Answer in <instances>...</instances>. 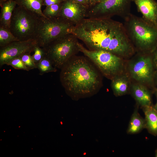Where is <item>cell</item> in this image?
<instances>
[{
  "mask_svg": "<svg viewBox=\"0 0 157 157\" xmlns=\"http://www.w3.org/2000/svg\"><path fill=\"white\" fill-rule=\"evenodd\" d=\"M32 55L34 61L36 64L38 63L45 56V53L43 49L36 45L35 47Z\"/></svg>",
  "mask_w": 157,
  "mask_h": 157,
  "instance_id": "cell-24",
  "label": "cell"
},
{
  "mask_svg": "<svg viewBox=\"0 0 157 157\" xmlns=\"http://www.w3.org/2000/svg\"><path fill=\"white\" fill-rule=\"evenodd\" d=\"M62 3L46 6L43 12L45 17L48 18H54L59 16L61 9Z\"/></svg>",
  "mask_w": 157,
  "mask_h": 157,
  "instance_id": "cell-21",
  "label": "cell"
},
{
  "mask_svg": "<svg viewBox=\"0 0 157 157\" xmlns=\"http://www.w3.org/2000/svg\"><path fill=\"white\" fill-rule=\"evenodd\" d=\"M36 66L40 75L46 73L55 72L57 71V68L53 66L50 60L45 56L36 64Z\"/></svg>",
  "mask_w": 157,
  "mask_h": 157,
  "instance_id": "cell-20",
  "label": "cell"
},
{
  "mask_svg": "<svg viewBox=\"0 0 157 157\" xmlns=\"http://www.w3.org/2000/svg\"><path fill=\"white\" fill-rule=\"evenodd\" d=\"M133 0H103L88 10V18H111L117 15L124 18L129 14Z\"/></svg>",
  "mask_w": 157,
  "mask_h": 157,
  "instance_id": "cell-8",
  "label": "cell"
},
{
  "mask_svg": "<svg viewBox=\"0 0 157 157\" xmlns=\"http://www.w3.org/2000/svg\"><path fill=\"white\" fill-rule=\"evenodd\" d=\"M74 1L85 5L88 4V0H73Z\"/></svg>",
  "mask_w": 157,
  "mask_h": 157,
  "instance_id": "cell-27",
  "label": "cell"
},
{
  "mask_svg": "<svg viewBox=\"0 0 157 157\" xmlns=\"http://www.w3.org/2000/svg\"><path fill=\"white\" fill-rule=\"evenodd\" d=\"M155 156L156 157H157V149L155 151Z\"/></svg>",
  "mask_w": 157,
  "mask_h": 157,
  "instance_id": "cell-31",
  "label": "cell"
},
{
  "mask_svg": "<svg viewBox=\"0 0 157 157\" xmlns=\"http://www.w3.org/2000/svg\"><path fill=\"white\" fill-rule=\"evenodd\" d=\"M77 39L73 34H68L54 40L42 48L45 56L54 67L61 69L79 51Z\"/></svg>",
  "mask_w": 157,
  "mask_h": 157,
  "instance_id": "cell-5",
  "label": "cell"
},
{
  "mask_svg": "<svg viewBox=\"0 0 157 157\" xmlns=\"http://www.w3.org/2000/svg\"><path fill=\"white\" fill-rule=\"evenodd\" d=\"M155 68L152 53L144 54L130 64L129 71L132 77L137 81L152 84L155 78Z\"/></svg>",
  "mask_w": 157,
  "mask_h": 157,
  "instance_id": "cell-9",
  "label": "cell"
},
{
  "mask_svg": "<svg viewBox=\"0 0 157 157\" xmlns=\"http://www.w3.org/2000/svg\"><path fill=\"white\" fill-rule=\"evenodd\" d=\"M17 4L41 16L45 17L42 10L43 0H15Z\"/></svg>",
  "mask_w": 157,
  "mask_h": 157,
  "instance_id": "cell-18",
  "label": "cell"
},
{
  "mask_svg": "<svg viewBox=\"0 0 157 157\" xmlns=\"http://www.w3.org/2000/svg\"><path fill=\"white\" fill-rule=\"evenodd\" d=\"M22 61L30 70L37 68L36 64L34 63L32 56L30 53H26L22 55L20 57Z\"/></svg>",
  "mask_w": 157,
  "mask_h": 157,
  "instance_id": "cell-23",
  "label": "cell"
},
{
  "mask_svg": "<svg viewBox=\"0 0 157 157\" xmlns=\"http://www.w3.org/2000/svg\"><path fill=\"white\" fill-rule=\"evenodd\" d=\"M17 5L15 0H8L0 5V27L9 29L12 13Z\"/></svg>",
  "mask_w": 157,
  "mask_h": 157,
  "instance_id": "cell-14",
  "label": "cell"
},
{
  "mask_svg": "<svg viewBox=\"0 0 157 157\" xmlns=\"http://www.w3.org/2000/svg\"><path fill=\"white\" fill-rule=\"evenodd\" d=\"M131 90L137 103L142 108L153 105L151 93L146 86L140 84H133Z\"/></svg>",
  "mask_w": 157,
  "mask_h": 157,
  "instance_id": "cell-13",
  "label": "cell"
},
{
  "mask_svg": "<svg viewBox=\"0 0 157 157\" xmlns=\"http://www.w3.org/2000/svg\"><path fill=\"white\" fill-rule=\"evenodd\" d=\"M142 108L145 115V128L151 134L157 135V111L153 105Z\"/></svg>",
  "mask_w": 157,
  "mask_h": 157,
  "instance_id": "cell-15",
  "label": "cell"
},
{
  "mask_svg": "<svg viewBox=\"0 0 157 157\" xmlns=\"http://www.w3.org/2000/svg\"><path fill=\"white\" fill-rule=\"evenodd\" d=\"M153 61L157 70V46L152 53Z\"/></svg>",
  "mask_w": 157,
  "mask_h": 157,
  "instance_id": "cell-26",
  "label": "cell"
},
{
  "mask_svg": "<svg viewBox=\"0 0 157 157\" xmlns=\"http://www.w3.org/2000/svg\"><path fill=\"white\" fill-rule=\"evenodd\" d=\"M144 128H145V119L140 116L138 109H136L131 117L127 131V133L129 134L137 133Z\"/></svg>",
  "mask_w": 157,
  "mask_h": 157,
  "instance_id": "cell-17",
  "label": "cell"
},
{
  "mask_svg": "<svg viewBox=\"0 0 157 157\" xmlns=\"http://www.w3.org/2000/svg\"><path fill=\"white\" fill-rule=\"evenodd\" d=\"M103 0H100V1H99V2H100L101 1H103Z\"/></svg>",
  "mask_w": 157,
  "mask_h": 157,
  "instance_id": "cell-33",
  "label": "cell"
},
{
  "mask_svg": "<svg viewBox=\"0 0 157 157\" xmlns=\"http://www.w3.org/2000/svg\"><path fill=\"white\" fill-rule=\"evenodd\" d=\"M40 16L17 4L12 13L9 30L19 41L33 39Z\"/></svg>",
  "mask_w": 157,
  "mask_h": 157,
  "instance_id": "cell-6",
  "label": "cell"
},
{
  "mask_svg": "<svg viewBox=\"0 0 157 157\" xmlns=\"http://www.w3.org/2000/svg\"><path fill=\"white\" fill-rule=\"evenodd\" d=\"M78 46L81 52L106 77L111 78L118 74L123 66L121 57L103 50H91L85 48L79 42Z\"/></svg>",
  "mask_w": 157,
  "mask_h": 157,
  "instance_id": "cell-7",
  "label": "cell"
},
{
  "mask_svg": "<svg viewBox=\"0 0 157 157\" xmlns=\"http://www.w3.org/2000/svg\"><path fill=\"white\" fill-rule=\"evenodd\" d=\"M156 74H157V75H156V78H157L156 82H157V72Z\"/></svg>",
  "mask_w": 157,
  "mask_h": 157,
  "instance_id": "cell-32",
  "label": "cell"
},
{
  "mask_svg": "<svg viewBox=\"0 0 157 157\" xmlns=\"http://www.w3.org/2000/svg\"><path fill=\"white\" fill-rule=\"evenodd\" d=\"M154 92L156 96L157 101L156 104L153 106L154 108L157 111V88H155L154 89Z\"/></svg>",
  "mask_w": 157,
  "mask_h": 157,
  "instance_id": "cell-28",
  "label": "cell"
},
{
  "mask_svg": "<svg viewBox=\"0 0 157 157\" xmlns=\"http://www.w3.org/2000/svg\"><path fill=\"white\" fill-rule=\"evenodd\" d=\"M124 18V25L133 45L144 54L152 53L157 46V26L131 13Z\"/></svg>",
  "mask_w": 157,
  "mask_h": 157,
  "instance_id": "cell-3",
  "label": "cell"
},
{
  "mask_svg": "<svg viewBox=\"0 0 157 157\" xmlns=\"http://www.w3.org/2000/svg\"><path fill=\"white\" fill-rule=\"evenodd\" d=\"M111 86L116 96L125 95L128 93L129 89L128 78L126 75H117L111 79Z\"/></svg>",
  "mask_w": 157,
  "mask_h": 157,
  "instance_id": "cell-16",
  "label": "cell"
},
{
  "mask_svg": "<svg viewBox=\"0 0 157 157\" xmlns=\"http://www.w3.org/2000/svg\"><path fill=\"white\" fill-rule=\"evenodd\" d=\"M74 24L60 16H40L33 37L37 45L43 47L54 40L70 33Z\"/></svg>",
  "mask_w": 157,
  "mask_h": 157,
  "instance_id": "cell-4",
  "label": "cell"
},
{
  "mask_svg": "<svg viewBox=\"0 0 157 157\" xmlns=\"http://www.w3.org/2000/svg\"><path fill=\"white\" fill-rule=\"evenodd\" d=\"M70 33L91 50H105L121 57L134 52L124 25L111 18H85L74 26Z\"/></svg>",
  "mask_w": 157,
  "mask_h": 157,
  "instance_id": "cell-1",
  "label": "cell"
},
{
  "mask_svg": "<svg viewBox=\"0 0 157 157\" xmlns=\"http://www.w3.org/2000/svg\"><path fill=\"white\" fill-rule=\"evenodd\" d=\"M18 41L19 40L9 29L0 27V47H4Z\"/></svg>",
  "mask_w": 157,
  "mask_h": 157,
  "instance_id": "cell-19",
  "label": "cell"
},
{
  "mask_svg": "<svg viewBox=\"0 0 157 157\" xmlns=\"http://www.w3.org/2000/svg\"><path fill=\"white\" fill-rule=\"evenodd\" d=\"M6 65L10 66L17 69H21L27 71L30 70L24 64L20 57L16 58L10 60Z\"/></svg>",
  "mask_w": 157,
  "mask_h": 157,
  "instance_id": "cell-22",
  "label": "cell"
},
{
  "mask_svg": "<svg viewBox=\"0 0 157 157\" xmlns=\"http://www.w3.org/2000/svg\"><path fill=\"white\" fill-rule=\"evenodd\" d=\"M86 5L73 0H65L62 3L59 16L75 25L86 17Z\"/></svg>",
  "mask_w": 157,
  "mask_h": 157,
  "instance_id": "cell-11",
  "label": "cell"
},
{
  "mask_svg": "<svg viewBox=\"0 0 157 157\" xmlns=\"http://www.w3.org/2000/svg\"><path fill=\"white\" fill-rule=\"evenodd\" d=\"M95 67L87 58L74 55L61 69V83L73 99L90 97L99 90L101 79Z\"/></svg>",
  "mask_w": 157,
  "mask_h": 157,
  "instance_id": "cell-2",
  "label": "cell"
},
{
  "mask_svg": "<svg viewBox=\"0 0 157 157\" xmlns=\"http://www.w3.org/2000/svg\"><path fill=\"white\" fill-rule=\"evenodd\" d=\"M37 45L33 39L26 41H18L0 48V65L1 67L10 60L26 53L33 51Z\"/></svg>",
  "mask_w": 157,
  "mask_h": 157,
  "instance_id": "cell-10",
  "label": "cell"
},
{
  "mask_svg": "<svg viewBox=\"0 0 157 157\" xmlns=\"http://www.w3.org/2000/svg\"><path fill=\"white\" fill-rule=\"evenodd\" d=\"M88 3L91 4H96L100 1V0H88Z\"/></svg>",
  "mask_w": 157,
  "mask_h": 157,
  "instance_id": "cell-29",
  "label": "cell"
},
{
  "mask_svg": "<svg viewBox=\"0 0 157 157\" xmlns=\"http://www.w3.org/2000/svg\"><path fill=\"white\" fill-rule=\"evenodd\" d=\"M143 18L157 26V1L155 0H133Z\"/></svg>",
  "mask_w": 157,
  "mask_h": 157,
  "instance_id": "cell-12",
  "label": "cell"
},
{
  "mask_svg": "<svg viewBox=\"0 0 157 157\" xmlns=\"http://www.w3.org/2000/svg\"><path fill=\"white\" fill-rule=\"evenodd\" d=\"M65 0H43V5L48 6L63 2Z\"/></svg>",
  "mask_w": 157,
  "mask_h": 157,
  "instance_id": "cell-25",
  "label": "cell"
},
{
  "mask_svg": "<svg viewBox=\"0 0 157 157\" xmlns=\"http://www.w3.org/2000/svg\"><path fill=\"white\" fill-rule=\"evenodd\" d=\"M7 0H5V1H7Z\"/></svg>",
  "mask_w": 157,
  "mask_h": 157,
  "instance_id": "cell-34",
  "label": "cell"
},
{
  "mask_svg": "<svg viewBox=\"0 0 157 157\" xmlns=\"http://www.w3.org/2000/svg\"><path fill=\"white\" fill-rule=\"evenodd\" d=\"M5 1V0H0V5Z\"/></svg>",
  "mask_w": 157,
  "mask_h": 157,
  "instance_id": "cell-30",
  "label": "cell"
}]
</instances>
